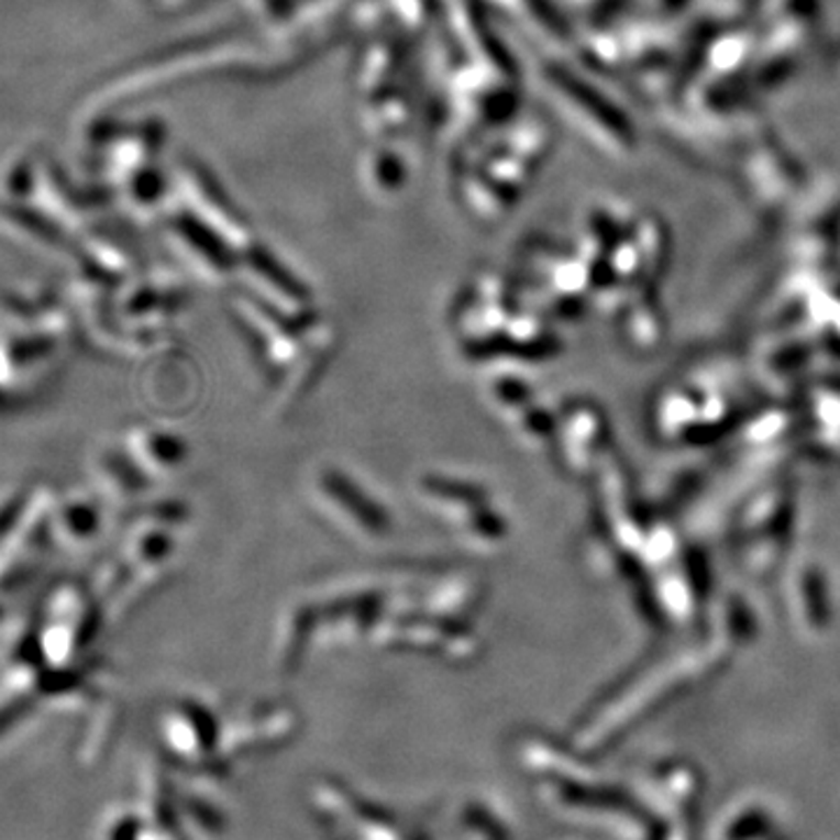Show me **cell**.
<instances>
[{
  "label": "cell",
  "instance_id": "cell-1",
  "mask_svg": "<svg viewBox=\"0 0 840 840\" xmlns=\"http://www.w3.org/2000/svg\"><path fill=\"white\" fill-rule=\"evenodd\" d=\"M418 495L434 517L439 521H446V526L457 538H463L465 544L486 549L488 500L484 486L455 479V476L428 474L418 486Z\"/></svg>",
  "mask_w": 840,
  "mask_h": 840
},
{
  "label": "cell",
  "instance_id": "cell-2",
  "mask_svg": "<svg viewBox=\"0 0 840 840\" xmlns=\"http://www.w3.org/2000/svg\"><path fill=\"white\" fill-rule=\"evenodd\" d=\"M313 493L322 511L330 519H336L343 530L355 532L357 538H386L390 532V517L386 509L339 469H322L316 474Z\"/></svg>",
  "mask_w": 840,
  "mask_h": 840
}]
</instances>
